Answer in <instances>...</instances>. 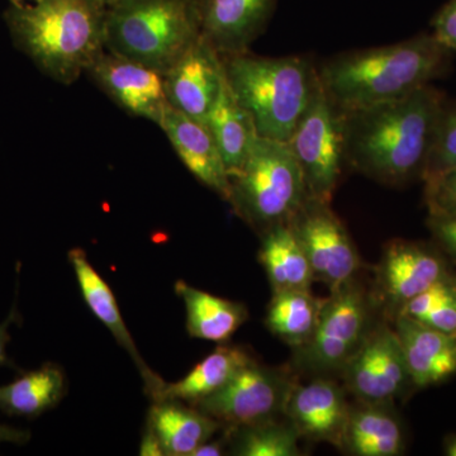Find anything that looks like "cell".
I'll list each match as a JSON object with an SVG mask.
<instances>
[{
  "label": "cell",
  "instance_id": "8fae6325",
  "mask_svg": "<svg viewBox=\"0 0 456 456\" xmlns=\"http://www.w3.org/2000/svg\"><path fill=\"white\" fill-rule=\"evenodd\" d=\"M342 369L350 391L367 403L392 401L413 387L401 342L389 327L364 338Z\"/></svg>",
  "mask_w": 456,
  "mask_h": 456
},
{
  "label": "cell",
  "instance_id": "7c38bea8",
  "mask_svg": "<svg viewBox=\"0 0 456 456\" xmlns=\"http://www.w3.org/2000/svg\"><path fill=\"white\" fill-rule=\"evenodd\" d=\"M86 74L123 110L160 125L169 107L164 75L107 50Z\"/></svg>",
  "mask_w": 456,
  "mask_h": 456
},
{
  "label": "cell",
  "instance_id": "8d00e7d4",
  "mask_svg": "<svg viewBox=\"0 0 456 456\" xmlns=\"http://www.w3.org/2000/svg\"><path fill=\"white\" fill-rule=\"evenodd\" d=\"M16 318V310L13 308V311L11 312L7 320L0 323V367L11 364L7 356V345L9 340H11V335H9L8 330L9 326L14 322Z\"/></svg>",
  "mask_w": 456,
  "mask_h": 456
},
{
  "label": "cell",
  "instance_id": "4fadbf2b",
  "mask_svg": "<svg viewBox=\"0 0 456 456\" xmlns=\"http://www.w3.org/2000/svg\"><path fill=\"white\" fill-rule=\"evenodd\" d=\"M226 83L224 57L204 36L164 75L167 103L206 123Z\"/></svg>",
  "mask_w": 456,
  "mask_h": 456
},
{
  "label": "cell",
  "instance_id": "9a60e30c",
  "mask_svg": "<svg viewBox=\"0 0 456 456\" xmlns=\"http://www.w3.org/2000/svg\"><path fill=\"white\" fill-rule=\"evenodd\" d=\"M202 35L222 56L248 53L265 31L278 0H198Z\"/></svg>",
  "mask_w": 456,
  "mask_h": 456
},
{
  "label": "cell",
  "instance_id": "277c9868",
  "mask_svg": "<svg viewBox=\"0 0 456 456\" xmlns=\"http://www.w3.org/2000/svg\"><path fill=\"white\" fill-rule=\"evenodd\" d=\"M224 57L228 86L253 117L257 134L287 142L317 88V65L307 56Z\"/></svg>",
  "mask_w": 456,
  "mask_h": 456
},
{
  "label": "cell",
  "instance_id": "9c48e42d",
  "mask_svg": "<svg viewBox=\"0 0 456 456\" xmlns=\"http://www.w3.org/2000/svg\"><path fill=\"white\" fill-rule=\"evenodd\" d=\"M292 387L283 373L253 360L224 388L193 407L228 428L254 425L283 412Z\"/></svg>",
  "mask_w": 456,
  "mask_h": 456
},
{
  "label": "cell",
  "instance_id": "d6986e66",
  "mask_svg": "<svg viewBox=\"0 0 456 456\" xmlns=\"http://www.w3.org/2000/svg\"><path fill=\"white\" fill-rule=\"evenodd\" d=\"M395 331L415 388L436 386L456 374V336L443 334L403 314H398Z\"/></svg>",
  "mask_w": 456,
  "mask_h": 456
},
{
  "label": "cell",
  "instance_id": "7402d4cb",
  "mask_svg": "<svg viewBox=\"0 0 456 456\" xmlns=\"http://www.w3.org/2000/svg\"><path fill=\"white\" fill-rule=\"evenodd\" d=\"M175 292L184 302L191 338L224 344L248 320L242 303L203 292L183 281H176Z\"/></svg>",
  "mask_w": 456,
  "mask_h": 456
},
{
  "label": "cell",
  "instance_id": "ba28073f",
  "mask_svg": "<svg viewBox=\"0 0 456 456\" xmlns=\"http://www.w3.org/2000/svg\"><path fill=\"white\" fill-rule=\"evenodd\" d=\"M289 226L310 261L314 279L332 292L350 283L359 268V255L331 202L308 197Z\"/></svg>",
  "mask_w": 456,
  "mask_h": 456
},
{
  "label": "cell",
  "instance_id": "ab89813d",
  "mask_svg": "<svg viewBox=\"0 0 456 456\" xmlns=\"http://www.w3.org/2000/svg\"><path fill=\"white\" fill-rule=\"evenodd\" d=\"M36 0H9V4H25V3H33Z\"/></svg>",
  "mask_w": 456,
  "mask_h": 456
},
{
  "label": "cell",
  "instance_id": "44dd1931",
  "mask_svg": "<svg viewBox=\"0 0 456 456\" xmlns=\"http://www.w3.org/2000/svg\"><path fill=\"white\" fill-rule=\"evenodd\" d=\"M251 362L253 358L242 347H217L178 382H165L163 388L152 402L170 399L194 406L198 402L224 388Z\"/></svg>",
  "mask_w": 456,
  "mask_h": 456
},
{
  "label": "cell",
  "instance_id": "ffe728a7",
  "mask_svg": "<svg viewBox=\"0 0 456 456\" xmlns=\"http://www.w3.org/2000/svg\"><path fill=\"white\" fill-rule=\"evenodd\" d=\"M147 425L151 426L165 455L169 456H191L222 428L220 422L196 407L170 399L152 402Z\"/></svg>",
  "mask_w": 456,
  "mask_h": 456
},
{
  "label": "cell",
  "instance_id": "603a6c76",
  "mask_svg": "<svg viewBox=\"0 0 456 456\" xmlns=\"http://www.w3.org/2000/svg\"><path fill=\"white\" fill-rule=\"evenodd\" d=\"M206 125L217 143L231 179L244 167L259 134L253 117L239 103L227 80Z\"/></svg>",
  "mask_w": 456,
  "mask_h": 456
},
{
  "label": "cell",
  "instance_id": "e575fe53",
  "mask_svg": "<svg viewBox=\"0 0 456 456\" xmlns=\"http://www.w3.org/2000/svg\"><path fill=\"white\" fill-rule=\"evenodd\" d=\"M140 455L142 456H164L163 445L159 440L158 435L152 430L151 426L146 424L145 431L141 439Z\"/></svg>",
  "mask_w": 456,
  "mask_h": 456
},
{
  "label": "cell",
  "instance_id": "52a82bcc",
  "mask_svg": "<svg viewBox=\"0 0 456 456\" xmlns=\"http://www.w3.org/2000/svg\"><path fill=\"white\" fill-rule=\"evenodd\" d=\"M301 167L307 194L314 200L331 202L345 156L342 113L327 98L320 79L305 113L287 141Z\"/></svg>",
  "mask_w": 456,
  "mask_h": 456
},
{
  "label": "cell",
  "instance_id": "6da1fadb",
  "mask_svg": "<svg viewBox=\"0 0 456 456\" xmlns=\"http://www.w3.org/2000/svg\"><path fill=\"white\" fill-rule=\"evenodd\" d=\"M446 102L428 84L397 101L341 112L346 164L383 184L422 180Z\"/></svg>",
  "mask_w": 456,
  "mask_h": 456
},
{
  "label": "cell",
  "instance_id": "1f68e13d",
  "mask_svg": "<svg viewBox=\"0 0 456 456\" xmlns=\"http://www.w3.org/2000/svg\"><path fill=\"white\" fill-rule=\"evenodd\" d=\"M428 226L439 248L456 261V215H428Z\"/></svg>",
  "mask_w": 456,
  "mask_h": 456
},
{
  "label": "cell",
  "instance_id": "d590c367",
  "mask_svg": "<svg viewBox=\"0 0 456 456\" xmlns=\"http://www.w3.org/2000/svg\"><path fill=\"white\" fill-rule=\"evenodd\" d=\"M232 428H228L226 434L217 440H208L202 444L191 456H220L224 455V448L231 443Z\"/></svg>",
  "mask_w": 456,
  "mask_h": 456
},
{
  "label": "cell",
  "instance_id": "60d3db41",
  "mask_svg": "<svg viewBox=\"0 0 456 456\" xmlns=\"http://www.w3.org/2000/svg\"><path fill=\"white\" fill-rule=\"evenodd\" d=\"M102 2H103L104 4H106L108 7V5L113 4V3L117 2V0H102Z\"/></svg>",
  "mask_w": 456,
  "mask_h": 456
},
{
  "label": "cell",
  "instance_id": "f35d334b",
  "mask_svg": "<svg viewBox=\"0 0 456 456\" xmlns=\"http://www.w3.org/2000/svg\"><path fill=\"white\" fill-rule=\"evenodd\" d=\"M445 455L456 456V435L445 441Z\"/></svg>",
  "mask_w": 456,
  "mask_h": 456
},
{
  "label": "cell",
  "instance_id": "7a4b0ae2",
  "mask_svg": "<svg viewBox=\"0 0 456 456\" xmlns=\"http://www.w3.org/2000/svg\"><path fill=\"white\" fill-rule=\"evenodd\" d=\"M454 53L432 32L387 46L350 51L317 65L323 92L341 112L388 103L449 71Z\"/></svg>",
  "mask_w": 456,
  "mask_h": 456
},
{
  "label": "cell",
  "instance_id": "484cf974",
  "mask_svg": "<svg viewBox=\"0 0 456 456\" xmlns=\"http://www.w3.org/2000/svg\"><path fill=\"white\" fill-rule=\"evenodd\" d=\"M368 404L359 410H350L342 446L358 456L401 454L404 439L399 422L391 413L375 404Z\"/></svg>",
  "mask_w": 456,
  "mask_h": 456
},
{
  "label": "cell",
  "instance_id": "4dcf8cb0",
  "mask_svg": "<svg viewBox=\"0 0 456 456\" xmlns=\"http://www.w3.org/2000/svg\"><path fill=\"white\" fill-rule=\"evenodd\" d=\"M424 184L428 215H456V167Z\"/></svg>",
  "mask_w": 456,
  "mask_h": 456
},
{
  "label": "cell",
  "instance_id": "2e32d148",
  "mask_svg": "<svg viewBox=\"0 0 456 456\" xmlns=\"http://www.w3.org/2000/svg\"><path fill=\"white\" fill-rule=\"evenodd\" d=\"M159 127L169 139L189 173L217 193L230 200L231 182L217 143L206 123L196 121L170 106L165 110Z\"/></svg>",
  "mask_w": 456,
  "mask_h": 456
},
{
  "label": "cell",
  "instance_id": "8992f818",
  "mask_svg": "<svg viewBox=\"0 0 456 456\" xmlns=\"http://www.w3.org/2000/svg\"><path fill=\"white\" fill-rule=\"evenodd\" d=\"M230 182L228 203L261 233L289 224L308 198L301 167L289 147L265 137H257L244 167Z\"/></svg>",
  "mask_w": 456,
  "mask_h": 456
},
{
  "label": "cell",
  "instance_id": "e0dca14e",
  "mask_svg": "<svg viewBox=\"0 0 456 456\" xmlns=\"http://www.w3.org/2000/svg\"><path fill=\"white\" fill-rule=\"evenodd\" d=\"M301 436L342 446L350 408L340 387L326 379L294 386L284 411Z\"/></svg>",
  "mask_w": 456,
  "mask_h": 456
},
{
  "label": "cell",
  "instance_id": "5bb4252c",
  "mask_svg": "<svg viewBox=\"0 0 456 456\" xmlns=\"http://www.w3.org/2000/svg\"><path fill=\"white\" fill-rule=\"evenodd\" d=\"M450 273L445 257L436 248L395 240L384 253L379 281L384 297L398 314L407 302Z\"/></svg>",
  "mask_w": 456,
  "mask_h": 456
},
{
  "label": "cell",
  "instance_id": "d4e9b609",
  "mask_svg": "<svg viewBox=\"0 0 456 456\" xmlns=\"http://www.w3.org/2000/svg\"><path fill=\"white\" fill-rule=\"evenodd\" d=\"M66 393L64 370L46 362L0 387V411L8 416L38 417L56 407Z\"/></svg>",
  "mask_w": 456,
  "mask_h": 456
},
{
  "label": "cell",
  "instance_id": "3957f363",
  "mask_svg": "<svg viewBox=\"0 0 456 456\" xmlns=\"http://www.w3.org/2000/svg\"><path fill=\"white\" fill-rule=\"evenodd\" d=\"M106 13L102 0H36L9 4L4 20L42 73L70 86L107 50Z\"/></svg>",
  "mask_w": 456,
  "mask_h": 456
},
{
  "label": "cell",
  "instance_id": "74e56055",
  "mask_svg": "<svg viewBox=\"0 0 456 456\" xmlns=\"http://www.w3.org/2000/svg\"><path fill=\"white\" fill-rule=\"evenodd\" d=\"M29 437H31V435H29L28 432L17 430V428H9V426L0 425V444H25L29 440Z\"/></svg>",
  "mask_w": 456,
  "mask_h": 456
},
{
  "label": "cell",
  "instance_id": "836d02e7",
  "mask_svg": "<svg viewBox=\"0 0 456 456\" xmlns=\"http://www.w3.org/2000/svg\"><path fill=\"white\" fill-rule=\"evenodd\" d=\"M417 322L443 334L456 336V297L428 312Z\"/></svg>",
  "mask_w": 456,
  "mask_h": 456
},
{
  "label": "cell",
  "instance_id": "83f0119b",
  "mask_svg": "<svg viewBox=\"0 0 456 456\" xmlns=\"http://www.w3.org/2000/svg\"><path fill=\"white\" fill-rule=\"evenodd\" d=\"M301 436L292 422L281 424L274 419L232 428L231 454L239 456H298Z\"/></svg>",
  "mask_w": 456,
  "mask_h": 456
},
{
  "label": "cell",
  "instance_id": "f546056e",
  "mask_svg": "<svg viewBox=\"0 0 456 456\" xmlns=\"http://www.w3.org/2000/svg\"><path fill=\"white\" fill-rule=\"evenodd\" d=\"M454 297H456V275L450 273L445 278L441 279L437 283L431 285L424 292L407 302L398 314L419 321L428 312L435 310Z\"/></svg>",
  "mask_w": 456,
  "mask_h": 456
},
{
  "label": "cell",
  "instance_id": "f1b7e54d",
  "mask_svg": "<svg viewBox=\"0 0 456 456\" xmlns=\"http://www.w3.org/2000/svg\"><path fill=\"white\" fill-rule=\"evenodd\" d=\"M456 167V103L446 102L437 123L422 182L437 178Z\"/></svg>",
  "mask_w": 456,
  "mask_h": 456
},
{
  "label": "cell",
  "instance_id": "d6a6232c",
  "mask_svg": "<svg viewBox=\"0 0 456 456\" xmlns=\"http://www.w3.org/2000/svg\"><path fill=\"white\" fill-rule=\"evenodd\" d=\"M432 33L450 51L456 53V0H449L435 14Z\"/></svg>",
  "mask_w": 456,
  "mask_h": 456
},
{
  "label": "cell",
  "instance_id": "5b68a950",
  "mask_svg": "<svg viewBox=\"0 0 456 456\" xmlns=\"http://www.w3.org/2000/svg\"><path fill=\"white\" fill-rule=\"evenodd\" d=\"M200 36L198 0H117L107 7V51L161 75Z\"/></svg>",
  "mask_w": 456,
  "mask_h": 456
},
{
  "label": "cell",
  "instance_id": "4316f807",
  "mask_svg": "<svg viewBox=\"0 0 456 456\" xmlns=\"http://www.w3.org/2000/svg\"><path fill=\"white\" fill-rule=\"evenodd\" d=\"M323 302L305 290L273 292L266 326L277 338L292 346L307 344L316 330Z\"/></svg>",
  "mask_w": 456,
  "mask_h": 456
},
{
  "label": "cell",
  "instance_id": "30bf717a",
  "mask_svg": "<svg viewBox=\"0 0 456 456\" xmlns=\"http://www.w3.org/2000/svg\"><path fill=\"white\" fill-rule=\"evenodd\" d=\"M368 305L362 290L346 284L323 302L316 330L299 362L312 371L342 369L365 338Z\"/></svg>",
  "mask_w": 456,
  "mask_h": 456
},
{
  "label": "cell",
  "instance_id": "ac0fdd59",
  "mask_svg": "<svg viewBox=\"0 0 456 456\" xmlns=\"http://www.w3.org/2000/svg\"><path fill=\"white\" fill-rule=\"evenodd\" d=\"M69 261L73 266L80 292H82L84 301L89 310L110 330V334L114 336L123 349L127 351L142 377L145 392L151 401H154L158 393L163 388L165 380L155 374L143 362L142 356H141L140 351L134 345V338L123 321L121 310H119L113 290L92 265L86 251L82 248H77L69 251Z\"/></svg>",
  "mask_w": 456,
  "mask_h": 456
},
{
  "label": "cell",
  "instance_id": "cb8c5ba5",
  "mask_svg": "<svg viewBox=\"0 0 456 456\" xmlns=\"http://www.w3.org/2000/svg\"><path fill=\"white\" fill-rule=\"evenodd\" d=\"M260 261L265 269L273 292L305 290L310 292L314 273L302 245L289 224L264 231Z\"/></svg>",
  "mask_w": 456,
  "mask_h": 456
}]
</instances>
